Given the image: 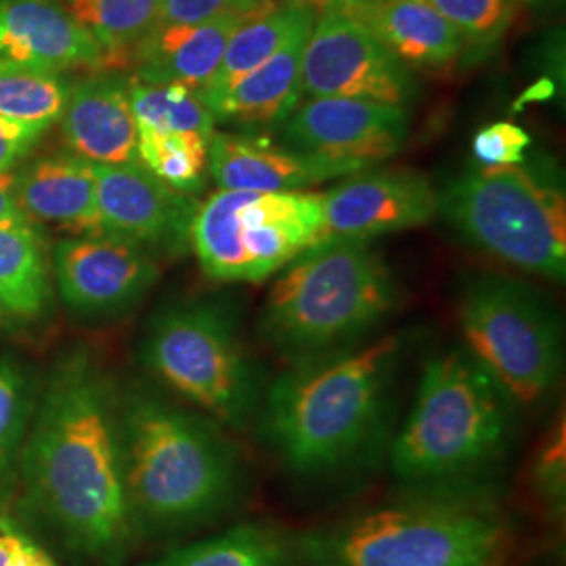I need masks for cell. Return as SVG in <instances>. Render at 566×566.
Returning <instances> with one entry per match:
<instances>
[{"label":"cell","mask_w":566,"mask_h":566,"mask_svg":"<svg viewBox=\"0 0 566 566\" xmlns=\"http://www.w3.org/2000/svg\"><path fill=\"white\" fill-rule=\"evenodd\" d=\"M32 506L91 566H122L139 542L122 462L120 399L86 350L60 359L20 453Z\"/></svg>","instance_id":"6da1fadb"},{"label":"cell","mask_w":566,"mask_h":566,"mask_svg":"<svg viewBox=\"0 0 566 566\" xmlns=\"http://www.w3.org/2000/svg\"><path fill=\"white\" fill-rule=\"evenodd\" d=\"M401 334L294 361L264 390L259 432L283 470L304 483H338L388 453Z\"/></svg>","instance_id":"7a4b0ae2"},{"label":"cell","mask_w":566,"mask_h":566,"mask_svg":"<svg viewBox=\"0 0 566 566\" xmlns=\"http://www.w3.org/2000/svg\"><path fill=\"white\" fill-rule=\"evenodd\" d=\"M229 432L151 395L120 401L124 485L139 539L214 525L240 507L250 468Z\"/></svg>","instance_id":"3957f363"},{"label":"cell","mask_w":566,"mask_h":566,"mask_svg":"<svg viewBox=\"0 0 566 566\" xmlns=\"http://www.w3.org/2000/svg\"><path fill=\"white\" fill-rule=\"evenodd\" d=\"M516 432V401L465 348H453L426 364L386 455L403 491H497Z\"/></svg>","instance_id":"277c9868"},{"label":"cell","mask_w":566,"mask_h":566,"mask_svg":"<svg viewBox=\"0 0 566 566\" xmlns=\"http://www.w3.org/2000/svg\"><path fill=\"white\" fill-rule=\"evenodd\" d=\"M294 539L301 566H510L516 552L500 491H403Z\"/></svg>","instance_id":"5b68a950"},{"label":"cell","mask_w":566,"mask_h":566,"mask_svg":"<svg viewBox=\"0 0 566 566\" xmlns=\"http://www.w3.org/2000/svg\"><path fill=\"white\" fill-rule=\"evenodd\" d=\"M399 301L390 269L367 242L325 238L283 266L264 301L259 332L294 364L361 343Z\"/></svg>","instance_id":"8992f818"},{"label":"cell","mask_w":566,"mask_h":566,"mask_svg":"<svg viewBox=\"0 0 566 566\" xmlns=\"http://www.w3.org/2000/svg\"><path fill=\"white\" fill-rule=\"evenodd\" d=\"M145 367L185 401L231 432L259 418L264 382L223 303L196 301L163 308L143 338Z\"/></svg>","instance_id":"52a82bcc"},{"label":"cell","mask_w":566,"mask_h":566,"mask_svg":"<svg viewBox=\"0 0 566 566\" xmlns=\"http://www.w3.org/2000/svg\"><path fill=\"white\" fill-rule=\"evenodd\" d=\"M439 212L489 256L554 282L565 280V193L523 164L474 166L439 193Z\"/></svg>","instance_id":"ba28073f"},{"label":"cell","mask_w":566,"mask_h":566,"mask_svg":"<svg viewBox=\"0 0 566 566\" xmlns=\"http://www.w3.org/2000/svg\"><path fill=\"white\" fill-rule=\"evenodd\" d=\"M465 350L518 407H537L565 371V327L556 308L531 285L481 275L458 306Z\"/></svg>","instance_id":"9c48e42d"},{"label":"cell","mask_w":566,"mask_h":566,"mask_svg":"<svg viewBox=\"0 0 566 566\" xmlns=\"http://www.w3.org/2000/svg\"><path fill=\"white\" fill-rule=\"evenodd\" d=\"M303 97H346L407 105L416 81L403 61L329 0L319 2L317 20L303 53Z\"/></svg>","instance_id":"30bf717a"},{"label":"cell","mask_w":566,"mask_h":566,"mask_svg":"<svg viewBox=\"0 0 566 566\" xmlns=\"http://www.w3.org/2000/svg\"><path fill=\"white\" fill-rule=\"evenodd\" d=\"M51 263L61 303L86 319L130 311L160 277L151 252L103 231L63 238L51 248Z\"/></svg>","instance_id":"8fae6325"},{"label":"cell","mask_w":566,"mask_h":566,"mask_svg":"<svg viewBox=\"0 0 566 566\" xmlns=\"http://www.w3.org/2000/svg\"><path fill=\"white\" fill-rule=\"evenodd\" d=\"M407 135V105L346 97H304L282 126L285 147L367 168L395 156Z\"/></svg>","instance_id":"7c38bea8"},{"label":"cell","mask_w":566,"mask_h":566,"mask_svg":"<svg viewBox=\"0 0 566 566\" xmlns=\"http://www.w3.org/2000/svg\"><path fill=\"white\" fill-rule=\"evenodd\" d=\"M97 217L103 233L147 252L181 254L198 200L156 179L142 164L97 166Z\"/></svg>","instance_id":"4fadbf2b"},{"label":"cell","mask_w":566,"mask_h":566,"mask_svg":"<svg viewBox=\"0 0 566 566\" xmlns=\"http://www.w3.org/2000/svg\"><path fill=\"white\" fill-rule=\"evenodd\" d=\"M327 238L364 240L428 224L439 191L413 170L365 168L322 193Z\"/></svg>","instance_id":"5bb4252c"},{"label":"cell","mask_w":566,"mask_h":566,"mask_svg":"<svg viewBox=\"0 0 566 566\" xmlns=\"http://www.w3.org/2000/svg\"><path fill=\"white\" fill-rule=\"evenodd\" d=\"M365 168L364 164L273 145L248 133H214L208 145V175L219 189L229 191H306Z\"/></svg>","instance_id":"9a60e30c"},{"label":"cell","mask_w":566,"mask_h":566,"mask_svg":"<svg viewBox=\"0 0 566 566\" xmlns=\"http://www.w3.org/2000/svg\"><path fill=\"white\" fill-rule=\"evenodd\" d=\"M0 60L63 76L109 67L102 46L61 0H0Z\"/></svg>","instance_id":"2e32d148"},{"label":"cell","mask_w":566,"mask_h":566,"mask_svg":"<svg viewBox=\"0 0 566 566\" xmlns=\"http://www.w3.org/2000/svg\"><path fill=\"white\" fill-rule=\"evenodd\" d=\"M128 84L130 78L105 70L72 84L57 122L67 151L97 166L139 164V128Z\"/></svg>","instance_id":"e0dca14e"},{"label":"cell","mask_w":566,"mask_h":566,"mask_svg":"<svg viewBox=\"0 0 566 566\" xmlns=\"http://www.w3.org/2000/svg\"><path fill=\"white\" fill-rule=\"evenodd\" d=\"M325 238L322 193H250L240 208V242L248 261V283L269 280Z\"/></svg>","instance_id":"ac0fdd59"},{"label":"cell","mask_w":566,"mask_h":566,"mask_svg":"<svg viewBox=\"0 0 566 566\" xmlns=\"http://www.w3.org/2000/svg\"><path fill=\"white\" fill-rule=\"evenodd\" d=\"M317 7L322 0H313ZM403 61L409 70H441L464 55V42L428 0H329Z\"/></svg>","instance_id":"d6986e66"},{"label":"cell","mask_w":566,"mask_h":566,"mask_svg":"<svg viewBox=\"0 0 566 566\" xmlns=\"http://www.w3.org/2000/svg\"><path fill=\"white\" fill-rule=\"evenodd\" d=\"M313 30V28H311ZM311 30L296 34L269 60L245 72L217 95L206 97L217 124L259 135L263 128H282L303 102V53Z\"/></svg>","instance_id":"ffe728a7"},{"label":"cell","mask_w":566,"mask_h":566,"mask_svg":"<svg viewBox=\"0 0 566 566\" xmlns=\"http://www.w3.org/2000/svg\"><path fill=\"white\" fill-rule=\"evenodd\" d=\"M18 203L41 227H55L70 235L102 231L95 164L67 149L18 166Z\"/></svg>","instance_id":"44dd1931"},{"label":"cell","mask_w":566,"mask_h":566,"mask_svg":"<svg viewBox=\"0 0 566 566\" xmlns=\"http://www.w3.org/2000/svg\"><path fill=\"white\" fill-rule=\"evenodd\" d=\"M242 18L229 11L203 23H158L128 60L135 67L133 81L182 84L203 95Z\"/></svg>","instance_id":"7402d4cb"},{"label":"cell","mask_w":566,"mask_h":566,"mask_svg":"<svg viewBox=\"0 0 566 566\" xmlns=\"http://www.w3.org/2000/svg\"><path fill=\"white\" fill-rule=\"evenodd\" d=\"M51 243L41 224L20 217L0 223V334H20L53 313Z\"/></svg>","instance_id":"603a6c76"},{"label":"cell","mask_w":566,"mask_h":566,"mask_svg":"<svg viewBox=\"0 0 566 566\" xmlns=\"http://www.w3.org/2000/svg\"><path fill=\"white\" fill-rule=\"evenodd\" d=\"M317 11L319 7L313 0H283L242 18L229 36L221 65L210 86L203 91V99L221 93L231 82L275 55L296 34L311 30L317 20Z\"/></svg>","instance_id":"cb8c5ba5"},{"label":"cell","mask_w":566,"mask_h":566,"mask_svg":"<svg viewBox=\"0 0 566 566\" xmlns=\"http://www.w3.org/2000/svg\"><path fill=\"white\" fill-rule=\"evenodd\" d=\"M142 566H301V560L294 535L271 523L245 521Z\"/></svg>","instance_id":"d4e9b609"},{"label":"cell","mask_w":566,"mask_h":566,"mask_svg":"<svg viewBox=\"0 0 566 566\" xmlns=\"http://www.w3.org/2000/svg\"><path fill=\"white\" fill-rule=\"evenodd\" d=\"M252 191L219 189L198 203L189 229V245L206 277L214 282L248 283V261L240 242V208Z\"/></svg>","instance_id":"484cf974"},{"label":"cell","mask_w":566,"mask_h":566,"mask_svg":"<svg viewBox=\"0 0 566 566\" xmlns=\"http://www.w3.org/2000/svg\"><path fill=\"white\" fill-rule=\"evenodd\" d=\"M102 46L107 65L130 60L160 23L163 0H61Z\"/></svg>","instance_id":"4316f807"},{"label":"cell","mask_w":566,"mask_h":566,"mask_svg":"<svg viewBox=\"0 0 566 566\" xmlns=\"http://www.w3.org/2000/svg\"><path fill=\"white\" fill-rule=\"evenodd\" d=\"M72 84L63 74L0 60V116L46 133L60 122Z\"/></svg>","instance_id":"83f0119b"},{"label":"cell","mask_w":566,"mask_h":566,"mask_svg":"<svg viewBox=\"0 0 566 566\" xmlns=\"http://www.w3.org/2000/svg\"><path fill=\"white\" fill-rule=\"evenodd\" d=\"M130 109L139 130L154 133H200L212 137L217 120L198 91L182 84H128Z\"/></svg>","instance_id":"f1b7e54d"},{"label":"cell","mask_w":566,"mask_h":566,"mask_svg":"<svg viewBox=\"0 0 566 566\" xmlns=\"http://www.w3.org/2000/svg\"><path fill=\"white\" fill-rule=\"evenodd\" d=\"M41 385L30 365L0 348V489L20 465V453L32 422Z\"/></svg>","instance_id":"f546056e"},{"label":"cell","mask_w":566,"mask_h":566,"mask_svg":"<svg viewBox=\"0 0 566 566\" xmlns=\"http://www.w3.org/2000/svg\"><path fill=\"white\" fill-rule=\"evenodd\" d=\"M210 137L200 133L139 130V164L182 193H198L208 175Z\"/></svg>","instance_id":"4dcf8cb0"},{"label":"cell","mask_w":566,"mask_h":566,"mask_svg":"<svg viewBox=\"0 0 566 566\" xmlns=\"http://www.w3.org/2000/svg\"><path fill=\"white\" fill-rule=\"evenodd\" d=\"M464 42L465 60H483L504 41L518 0H428Z\"/></svg>","instance_id":"1f68e13d"},{"label":"cell","mask_w":566,"mask_h":566,"mask_svg":"<svg viewBox=\"0 0 566 566\" xmlns=\"http://www.w3.org/2000/svg\"><path fill=\"white\" fill-rule=\"evenodd\" d=\"M531 489L537 502L554 521H565L566 512V428L560 416L547 430L531 462Z\"/></svg>","instance_id":"d6a6232c"},{"label":"cell","mask_w":566,"mask_h":566,"mask_svg":"<svg viewBox=\"0 0 566 566\" xmlns=\"http://www.w3.org/2000/svg\"><path fill=\"white\" fill-rule=\"evenodd\" d=\"M531 135L514 122H493L472 137V158L481 168H506L525 163Z\"/></svg>","instance_id":"836d02e7"},{"label":"cell","mask_w":566,"mask_h":566,"mask_svg":"<svg viewBox=\"0 0 566 566\" xmlns=\"http://www.w3.org/2000/svg\"><path fill=\"white\" fill-rule=\"evenodd\" d=\"M0 566H60L34 539L0 518Z\"/></svg>","instance_id":"e575fe53"},{"label":"cell","mask_w":566,"mask_h":566,"mask_svg":"<svg viewBox=\"0 0 566 566\" xmlns=\"http://www.w3.org/2000/svg\"><path fill=\"white\" fill-rule=\"evenodd\" d=\"M44 130L0 116V175L15 170L39 145Z\"/></svg>","instance_id":"d590c367"},{"label":"cell","mask_w":566,"mask_h":566,"mask_svg":"<svg viewBox=\"0 0 566 566\" xmlns=\"http://www.w3.org/2000/svg\"><path fill=\"white\" fill-rule=\"evenodd\" d=\"M231 11V0H163L160 23H203Z\"/></svg>","instance_id":"8d00e7d4"},{"label":"cell","mask_w":566,"mask_h":566,"mask_svg":"<svg viewBox=\"0 0 566 566\" xmlns=\"http://www.w3.org/2000/svg\"><path fill=\"white\" fill-rule=\"evenodd\" d=\"M25 217L18 203V168L0 175V223ZM28 219V217H25Z\"/></svg>","instance_id":"74e56055"},{"label":"cell","mask_w":566,"mask_h":566,"mask_svg":"<svg viewBox=\"0 0 566 566\" xmlns=\"http://www.w3.org/2000/svg\"><path fill=\"white\" fill-rule=\"evenodd\" d=\"M283 0H231V11L240 13V15H252L259 13L263 9H269L273 4H280Z\"/></svg>","instance_id":"f35d334b"},{"label":"cell","mask_w":566,"mask_h":566,"mask_svg":"<svg viewBox=\"0 0 566 566\" xmlns=\"http://www.w3.org/2000/svg\"><path fill=\"white\" fill-rule=\"evenodd\" d=\"M518 2H531V4H537V2H546V0H518Z\"/></svg>","instance_id":"ab89813d"}]
</instances>
